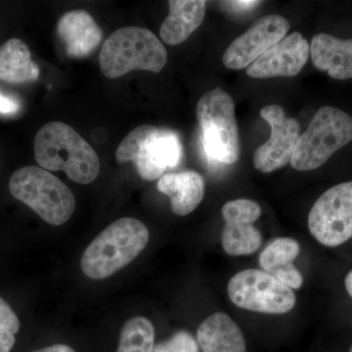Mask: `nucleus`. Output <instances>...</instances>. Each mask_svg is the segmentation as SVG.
<instances>
[{
    "instance_id": "nucleus-1",
    "label": "nucleus",
    "mask_w": 352,
    "mask_h": 352,
    "mask_svg": "<svg viewBox=\"0 0 352 352\" xmlns=\"http://www.w3.org/2000/svg\"><path fill=\"white\" fill-rule=\"evenodd\" d=\"M34 157L46 170H63L80 184L94 182L100 173L98 155L85 139L69 124L51 122L36 133Z\"/></svg>"
},
{
    "instance_id": "nucleus-2",
    "label": "nucleus",
    "mask_w": 352,
    "mask_h": 352,
    "mask_svg": "<svg viewBox=\"0 0 352 352\" xmlns=\"http://www.w3.org/2000/svg\"><path fill=\"white\" fill-rule=\"evenodd\" d=\"M147 227L133 217L113 221L85 250L82 270L94 280L112 276L138 258L149 242Z\"/></svg>"
},
{
    "instance_id": "nucleus-3",
    "label": "nucleus",
    "mask_w": 352,
    "mask_h": 352,
    "mask_svg": "<svg viewBox=\"0 0 352 352\" xmlns=\"http://www.w3.org/2000/svg\"><path fill=\"white\" fill-rule=\"evenodd\" d=\"M99 58L102 73L118 78L136 69L160 73L168 62V53L149 30L124 27L104 41Z\"/></svg>"
},
{
    "instance_id": "nucleus-4",
    "label": "nucleus",
    "mask_w": 352,
    "mask_h": 352,
    "mask_svg": "<svg viewBox=\"0 0 352 352\" xmlns=\"http://www.w3.org/2000/svg\"><path fill=\"white\" fill-rule=\"evenodd\" d=\"M11 195L51 226H62L75 212L76 198L59 178L41 166L16 170L9 182Z\"/></svg>"
},
{
    "instance_id": "nucleus-5",
    "label": "nucleus",
    "mask_w": 352,
    "mask_h": 352,
    "mask_svg": "<svg viewBox=\"0 0 352 352\" xmlns=\"http://www.w3.org/2000/svg\"><path fill=\"white\" fill-rule=\"evenodd\" d=\"M182 157L178 134L151 124H143L129 132L116 152L118 163L132 162L139 175L148 182L160 179L168 168H176Z\"/></svg>"
},
{
    "instance_id": "nucleus-6",
    "label": "nucleus",
    "mask_w": 352,
    "mask_h": 352,
    "mask_svg": "<svg viewBox=\"0 0 352 352\" xmlns=\"http://www.w3.org/2000/svg\"><path fill=\"white\" fill-rule=\"evenodd\" d=\"M351 141V116L340 109L324 106L315 113L307 131L298 136L289 163L296 170H316Z\"/></svg>"
},
{
    "instance_id": "nucleus-7",
    "label": "nucleus",
    "mask_w": 352,
    "mask_h": 352,
    "mask_svg": "<svg viewBox=\"0 0 352 352\" xmlns=\"http://www.w3.org/2000/svg\"><path fill=\"white\" fill-rule=\"evenodd\" d=\"M197 118L208 157L235 164L239 159L240 138L232 97L220 87L206 92L197 104Z\"/></svg>"
},
{
    "instance_id": "nucleus-8",
    "label": "nucleus",
    "mask_w": 352,
    "mask_h": 352,
    "mask_svg": "<svg viewBox=\"0 0 352 352\" xmlns=\"http://www.w3.org/2000/svg\"><path fill=\"white\" fill-rule=\"evenodd\" d=\"M227 293L238 307L259 314H288L296 302L293 289L259 270H245L234 275L227 286Z\"/></svg>"
},
{
    "instance_id": "nucleus-9",
    "label": "nucleus",
    "mask_w": 352,
    "mask_h": 352,
    "mask_svg": "<svg viewBox=\"0 0 352 352\" xmlns=\"http://www.w3.org/2000/svg\"><path fill=\"white\" fill-rule=\"evenodd\" d=\"M308 228L326 247H337L352 238V182L327 190L308 215Z\"/></svg>"
},
{
    "instance_id": "nucleus-10",
    "label": "nucleus",
    "mask_w": 352,
    "mask_h": 352,
    "mask_svg": "<svg viewBox=\"0 0 352 352\" xmlns=\"http://www.w3.org/2000/svg\"><path fill=\"white\" fill-rule=\"evenodd\" d=\"M289 30V22L282 16L271 14L259 18L229 45L222 58L223 64L231 69L251 66L266 51L281 41Z\"/></svg>"
},
{
    "instance_id": "nucleus-11",
    "label": "nucleus",
    "mask_w": 352,
    "mask_h": 352,
    "mask_svg": "<svg viewBox=\"0 0 352 352\" xmlns=\"http://www.w3.org/2000/svg\"><path fill=\"white\" fill-rule=\"evenodd\" d=\"M261 116L271 126L270 138L256 150L254 166L263 173L284 168L291 162L296 141L300 136V124L293 118H287L279 105L265 106Z\"/></svg>"
},
{
    "instance_id": "nucleus-12",
    "label": "nucleus",
    "mask_w": 352,
    "mask_h": 352,
    "mask_svg": "<svg viewBox=\"0 0 352 352\" xmlns=\"http://www.w3.org/2000/svg\"><path fill=\"white\" fill-rule=\"evenodd\" d=\"M261 208L258 203L247 199L228 201L222 208L226 226L222 230L221 242L229 256H249L258 251L263 237L254 226L261 217Z\"/></svg>"
},
{
    "instance_id": "nucleus-13",
    "label": "nucleus",
    "mask_w": 352,
    "mask_h": 352,
    "mask_svg": "<svg viewBox=\"0 0 352 352\" xmlns=\"http://www.w3.org/2000/svg\"><path fill=\"white\" fill-rule=\"evenodd\" d=\"M310 45L300 32H295L266 51L247 68L252 78H270L298 75L307 64Z\"/></svg>"
},
{
    "instance_id": "nucleus-14",
    "label": "nucleus",
    "mask_w": 352,
    "mask_h": 352,
    "mask_svg": "<svg viewBox=\"0 0 352 352\" xmlns=\"http://www.w3.org/2000/svg\"><path fill=\"white\" fill-rule=\"evenodd\" d=\"M57 34L68 56L85 58L101 43L103 32L94 18L85 10L67 12L60 18Z\"/></svg>"
},
{
    "instance_id": "nucleus-15",
    "label": "nucleus",
    "mask_w": 352,
    "mask_h": 352,
    "mask_svg": "<svg viewBox=\"0 0 352 352\" xmlns=\"http://www.w3.org/2000/svg\"><path fill=\"white\" fill-rule=\"evenodd\" d=\"M312 63L335 80L352 78V38L340 39L317 34L310 44Z\"/></svg>"
},
{
    "instance_id": "nucleus-16",
    "label": "nucleus",
    "mask_w": 352,
    "mask_h": 352,
    "mask_svg": "<svg viewBox=\"0 0 352 352\" xmlns=\"http://www.w3.org/2000/svg\"><path fill=\"white\" fill-rule=\"evenodd\" d=\"M157 187L161 193L170 197L171 210L180 217L191 214L205 195V180L193 170L164 175Z\"/></svg>"
},
{
    "instance_id": "nucleus-17",
    "label": "nucleus",
    "mask_w": 352,
    "mask_h": 352,
    "mask_svg": "<svg viewBox=\"0 0 352 352\" xmlns=\"http://www.w3.org/2000/svg\"><path fill=\"white\" fill-rule=\"evenodd\" d=\"M300 247L293 238H279L261 252L258 261L263 270L277 278L291 289H300L303 284L302 273L294 265Z\"/></svg>"
},
{
    "instance_id": "nucleus-18",
    "label": "nucleus",
    "mask_w": 352,
    "mask_h": 352,
    "mask_svg": "<svg viewBox=\"0 0 352 352\" xmlns=\"http://www.w3.org/2000/svg\"><path fill=\"white\" fill-rule=\"evenodd\" d=\"M203 352H247L244 335L228 314L217 312L201 324L197 333Z\"/></svg>"
},
{
    "instance_id": "nucleus-19",
    "label": "nucleus",
    "mask_w": 352,
    "mask_h": 352,
    "mask_svg": "<svg viewBox=\"0 0 352 352\" xmlns=\"http://www.w3.org/2000/svg\"><path fill=\"white\" fill-rule=\"evenodd\" d=\"M203 0H170V13L160 30V36L168 45H177L198 29L206 16Z\"/></svg>"
},
{
    "instance_id": "nucleus-20",
    "label": "nucleus",
    "mask_w": 352,
    "mask_h": 352,
    "mask_svg": "<svg viewBox=\"0 0 352 352\" xmlns=\"http://www.w3.org/2000/svg\"><path fill=\"white\" fill-rule=\"evenodd\" d=\"M39 67L32 60L31 51L19 38H11L0 47V80L10 83L34 82Z\"/></svg>"
},
{
    "instance_id": "nucleus-21",
    "label": "nucleus",
    "mask_w": 352,
    "mask_h": 352,
    "mask_svg": "<svg viewBox=\"0 0 352 352\" xmlns=\"http://www.w3.org/2000/svg\"><path fill=\"white\" fill-rule=\"evenodd\" d=\"M154 347L155 328L149 319L138 316L124 324L117 352H154Z\"/></svg>"
},
{
    "instance_id": "nucleus-22",
    "label": "nucleus",
    "mask_w": 352,
    "mask_h": 352,
    "mask_svg": "<svg viewBox=\"0 0 352 352\" xmlns=\"http://www.w3.org/2000/svg\"><path fill=\"white\" fill-rule=\"evenodd\" d=\"M20 320L8 302L0 296V352H10L19 332Z\"/></svg>"
},
{
    "instance_id": "nucleus-23",
    "label": "nucleus",
    "mask_w": 352,
    "mask_h": 352,
    "mask_svg": "<svg viewBox=\"0 0 352 352\" xmlns=\"http://www.w3.org/2000/svg\"><path fill=\"white\" fill-rule=\"evenodd\" d=\"M154 352H200L198 342L193 336L186 331H179L170 339L159 342L154 347Z\"/></svg>"
},
{
    "instance_id": "nucleus-24",
    "label": "nucleus",
    "mask_w": 352,
    "mask_h": 352,
    "mask_svg": "<svg viewBox=\"0 0 352 352\" xmlns=\"http://www.w3.org/2000/svg\"><path fill=\"white\" fill-rule=\"evenodd\" d=\"M22 104L17 97L0 90V115L14 116L20 112Z\"/></svg>"
},
{
    "instance_id": "nucleus-25",
    "label": "nucleus",
    "mask_w": 352,
    "mask_h": 352,
    "mask_svg": "<svg viewBox=\"0 0 352 352\" xmlns=\"http://www.w3.org/2000/svg\"><path fill=\"white\" fill-rule=\"evenodd\" d=\"M261 1H228L226 4L228 6L232 7L234 9H238L239 11L250 10V9L254 8L261 4Z\"/></svg>"
},
{
    "instance_id": "nucleus-26",
    "label": "nucleus",
    "mask_w": 352,
    "mask_h": 352,
    "mask_svg": "<svg viewBox=\"0 0 352 352\" xmlns=\"http://www.w3.org/2000/svg\"><path fill=\"white\" fill-rule=\"evenodd\" d=\"M32 352H76L72 349L71 346H67V344H53V346L44 347V349H38V351H34Z\"/></svg>"
},
{
    "instance_id": "nucleus-27",
    "label": "nucleus",
    "mask_w": 352,
    "mask_h": 352,
    "mask_svg": "<svg viewBox=\"0 0 352 352\" xmlns=\"http://www.w3.org/2000/svg\"><path fill=\"white\" fill-rule=\"evenodd\" d=\"M344 285H346L347 293L352 298V270L349 271V274L346 275V279H344Z\"/></svg>"
},
{
    "instance_id": "nucleus-28",
    "label": "nucleus",
    "mask_w": 352,
    "mask_h": 352,
    "mask_svg": "<svg viewBox=\"0 0 352 352\" xmlns=\"http://www.w3.org/2000/svg\"><path fill=\"white\" fill-rule=\"evenodd\" d=\"M349 352H352V344H351V349H349Z\"/></svg>"
}]
</instances>
